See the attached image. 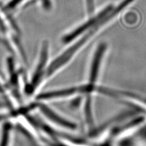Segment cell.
<instances>
[{"label":"cell","mask_w":146,"mask_h":146,"mask_svg":"<svg viewBox=\"0 0 146 146\" xmlns=\"http://www.w3.org/2000/svg\"><path fill=\"white\" fill-rule=\"evenodd\" d=\"M49 44L47 42L42 43L38 58L35 63L30 76L29 86L30 92L38 94L43 88V82L49 66Z\"/></svg>","instance_id":"1"},{"label":"cell","mask_w":146,"mask_h":146,"mask_svg":"<svg viewBox=\"0 0 146 146\" xmlns=\"http://www.w3.org/2000/svg\"><path fill=\"white\" fill-rule=\"evenodd\" d=\"M106 51V43H101L98 46L88 65L85 83L94 87H99L98 82L100 79V76L102 73Z\"/></svg>","instance_id":"2"},{"label":"cell","mask_w":146,"mask_h":146,"mask_svg":"<svg viewBox=\"0 0 146 146\" xmlns=\"http://www.w3.org/2000/svg\"><path fill=\"white\" fill-rule=\"evenodd\" d=\"M113 9V7L110 6L104 9L102 12L98 13V15L94 16L89 21L85 22L84 25L77 27L74 31L71 32L70 33L64 36L62 38L63 42L64 43H68L76 40L77 36H80L82 33H85L88 30L90 29L91 27H93L94 25H96L105 16H106Z\"/></svg>","instance_id":"3"},{"label":"cell","mask_w":146,"mask_h":146,"mask_svg":"<svg viewBox=\"0 0 146 146\" xmlns=\"http://www.w3.org/2000/svg\"><path fill=\"white\" fill-rule=\"evenodd\" d=\"M40 110L46 120L49 121L51 124L69 130H74L76 129V125L74 123L62 117V116L52 110L51 109L48 108L44 105H42L40 107Z\"/></svg>","instance_id":"4"}]
</instances>
